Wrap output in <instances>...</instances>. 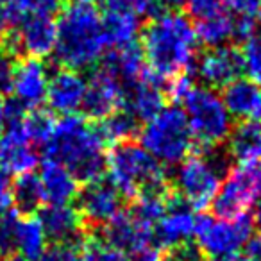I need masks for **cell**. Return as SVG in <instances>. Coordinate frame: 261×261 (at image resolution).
Returning a JSON list of instances; mask_svg holds the SVG:
<instances>
[{"instance_id":"1","label":"cell","mask_w":261,"mask_h":261,"mask_svg":"<svg viewBox=\"0 0 261 261\" xmlns=\"http://www.w3.org/2000/svg\"><path fill=\"white\" fill-rule=\"evenodd\" d=\"M195 25L179 11H161L142 31V52L147 68L160 81L186 73L197 59Z\"/></svg>"},{"instance_id":"2","label":"cell","mask_w":261,"mask_h":261,"mask_svg":"<svg viewBox=\"0 0 261 261\" xmlns=\"http://www.w3.org/2000/svg\"><path fill=\"white\" fill-rule=\"evenodd\" d=\"M45 158L61 163L79 182H93L106 170L104 140L83 116L65 115L45 143Z\"/></svg>"},{"instance_id":"3","label":"cell","mask_w":261,"mask_h":261,"mask_svg":"<svg viewBox=\"0 0 261 261\" xmlns=\"http://www.w3.org/2000/svg\"><path fill=\"white\" fill-rule=\"evenodd\" d=\"M54 58L61 68L84 70L98 63L106 50L102 16L93 6L70 4L58 22Z\"/></svg>"},{"instance_id":"4","label":"cell","mask_w":261,"mask_h":261,"mask_svg":"<svg viewBox=\"0 0 261 261\" xmlns=\"http://www.w3.org/2000/svg\"><path fill=\"white\" fill-rule=\"evenodd\" d=\"M109 182L127 199H136L142 193L168 190L165 167L152 158L140 143H118L106 156Z\"/></svg>"},{"instance_id":"5","label":"cell","mask_w":261,"mask_h":261,"mask_svg":"<svg viewBox=\"0 0 261 261\" xmlns=\"http://www.w3.org/2000/svg\"><path fill=\"white\" fill-rule=\"evenodd\" d=\"M225 172L227 158L215 149L185 158L174 174L175 195L192 210H206L213 204Z\"/></svg>"},{"instance_id":"6","label":"cell","mask_w":261,"mask_h":261,"mask_svg":"<svg viewBox=\"0 0 261 261\" xmlns=\"http://www.w3.org/2000/svg\"><path fill=\"white\" fill-rule=\"evenodd\" d=\"M140 145L161 165L174 167L190 156L193 145L192 129L181 108H163L142 127Z\"/></svg>"},{"instance_id":"7","label":"cell","mask_w":261,"mask_h":261,"mask_svg":"<svg viewBox=\"0 0 261 261\" xmlns=\"http://www.w3.org/2000/svg\"><path fill=\"white\" fill-rule=\"evenodd\" d=\"M182 104L193 142L199 143L200 149H217L227 140L232 129V116L229 115L222 97L213 88L193 84Z\"/></svg>"},{"instance_id":"8","label":"cell","mask_w":261,"mask_h":261,"mask_svg":"<svg viewBox=\"0 0 261 261\" xmlns=\"http://www.w3.org/2000/svg\"><path fill=\"white\" fill-rule=\"evenodd\" d=\"M254 227L256 225L252 217L247 213L231 218L197 215L193 236L197 240V249L202 252V256L217 261L236 254L242 247H245L249 238L254 234Z\"/></svg>"},{"instance_id":"9","label":"cell","mask_w":261,"mask_h":261,"mask_svg":"<svg viewBox=\"0 0 261 261\" xmlns=\"http://www.w3.org/2000/svg\"><path fill=\"white\" fill-rule=\"evenodd\" d=\"M261 199V161L238 163L229 168L213 200L217 217L231 218L245 213Z\"/></svg>"},{"instance_id":"10","label":"cell","mask_w":261,"mask_h":261,"mask_svg":"<svg viewBox=\"0 0 261 261\" xmlns=\"http://www.w3.org/2000/svg\"><path fill=\"white\" fill-rule=\"evenodd\" d=\"M58 23L52 16H31L18 23L16 33H8L0 45L8 48L16 58L25 54L27 58H47L54 52Z\"/></svg>"},{"instance_id":"11","label":"cell","mask_w":261,"mask_h":261,"mask_svg":"<svg viewBox=\"0 0 261 261\" xmlns=\"http://www.w3.org/2000/svg\"><path fill=\"white\" fill-rule=\"evenodd\" d=\"M195 73L202 86L225 88L243 73L242 52L231 45L207 48L195 63Z\"/></svg>"},{"instance_id":"12","label":"cell","mask_w":261,"mask_h":261,"mask_svg":"<svg viewBox=\"0 0 261 261\" xmlns=\"http://www.w3.org/2000/svg\"><path fill=\"white\" fill-rule=\"evenodd\" d=\"M77 195V211L88 225H104L122 211V195L109 181L88 182Z\"/></svg>"},{"instance_id":"13","label":"cell","mask_w":261,"mask_h":261,"mask_svg":"<svg viewBox=\"0 0 261 261\" xmlns=\"http://www.w3.org/2000/svg\"><path fill=\"white\" fill-rule=\"evenodd\" d=\"M123 100V86L104 66L91 75L81 109L90 120L100 122L106 116L120 109Z\"/></svg>"},{"instance_id":"14","label":"cell","mask_w":261,"mask_h":261,"mask_svg":"<svg viewBox=\"0 0 261 261\" xmlns=\"http://www.w3.org/2000/svg\"><path fill=\"white\" fill-rule=\"evenodd\" d=\"M195 220L197 217L192 207L174 193L165 215L154 227L152 242H156V245L163 249L188 243V240L195 232Z\"/></svg>"},{"instance_id":"15","label":"cell","mask_w":261,"mask_h":261,"mask_svg":"<svg viewBox=\"0 0 261 261\" xmlns=\"http://www.w3.org/2000/svg\"><path fill=\"white\" fill-rule=\"evenodd\" d=\"M106 11L102 15V29H104L106 45L115 48H122L136 43L142 22L140 15L129 8L123 0H106Z\"/></svg>"},{"instance_id":"16","label":"cell","mask_w":261,"mask_h":261,"mask_svg":"<svg viewBox=\"0 0 261 261\" xmlns=\"http://www.w3.org/2000/svg\"><path fill=\"white\" fill-rule=\"evenodd\" d=\"M48 70L41 59L25 58L16 63L13 77V93L25 109L40 108L47 97Z\"/></svg>"},{"instance_id":"17","label":"cell","mask_w":261,"mask_h":261,"mask_svg":"<svg viewBox=\"0 0 261 261\" xmlns=\"http://www.w3.org/2000/svg\"><path fill=\"white\" fill-rule=\"evenodd\" d=\"M88 81L75 70L59 68L52 77H48L47 102L50 111L61 115H73L83 106L86 95Z\"/></svg>"},{"instance_id":"18","label":"cell","mask_w":261,"mask_h":261,"mask_svg":"<svg viewBox=\"0 0 261 261\" xmlns=\"http://www.w3.org/2000/svg\"><path fill=\"white\" fill-rule=\"evenodd\" d=\"M47 240L52 243H81L84 220L70 204H48L38 215Z\"/></svg>"},{"instance_id":"19","label":"cell","mask_w":261,"mask_h":261,"mask_svg":"<svg viewBox=\"0 0 261 261\" xmlns=\"http://www.w3.org/2000/svg\"><path fill=\"white\" fill-rule=\"evenodd\" d=\"M156 75L147 72L143 79L123 88V109L129 111L138 122H147L165 108V93Z\"/></svg>"},{"instance_id":"20","label":"cell","mask_w":261,"mask_h":261,"mask_svg":"<svg viewBox=\"0 0 261 261\" xmlns=\"http://www.w3.org/2000/svg\"><path fill=\"white\" fill-rule=\"evenodd\" d=\"M222 90L220 97L232 118L261 122V86L240 77Z\"/></svg>"},{"instance_id":"21","label":"cell","mask_w":261,"mask_h":261,"mask_svg":"<svg viewBox=\"0 0 261 261\" xmlns=\"http://www.w3.org/2000/svg\"><path fill=\"white\" fill-rule=\"evenodd\" d=\"M102 238L111 245L118 247L123 252H135L152 242V231L140 225L135 218L125 211H120L115 218L104 224Z\"/></svg>"},{"instance_id":"22","label":"cell","mask_w":261,"mask_h":261,"mask_svg":"<svg viewBox=\"0 0 261 261\" xmlns=\"http://www.w3.org/2000/svg\"><path fill=\"white\" fill-rule=\"evenodd\" d=\"M40 182L47 204H70L79 193V181L66 167L45 160L41 165Z\"/></svg>"},{"instance_id":"23","label":"cell","mask_w":261,"mask_h":261,"mask_svg":"<svg viewBox=\"0 0 261 261\" xmlns=\"http://www.w3.org/2000/svg\"><path fill=\"white\" fill-rule=\"evenodd\" d=\"M100 66H104L109 73H113L123 88L143 79L147 75V72H149L142 47L136 43L127 45V47L122 48H115L104 59V63Z\"/></svg>"},{"instance_id":"24","label":"cell","mask_w":261,"mask_h":261,"mask_svg":"<svg viewBox=\"0 0 261 261\" xmlns=\"http://www.w3.org/2000/svg\"><path fill=\"white\" fill-rule=\"evenodd\" d=\"M229 156L238 163L261 161V122L242 120L227 136Z\"/></svg>"},{"instance_id":"25","label":"cell","mask_w":261,"mask_h":261,"mask_svg":"<svg viewBox=\"0 0 261 261\" xmlns=\"http://www.w3.org/2000/svg\"><path fill=\"white\" fill-rule=\"evenodd\" d=\"M174 193H170V190L165 192H149L142 193L140 197L133 199V206H130L129 215L138 222L140 225H143L145 229L154 232L156 224L161 220V217L167 211L170 199Z\"/></svg>"},{"instance_id":"26","label":"cell","mask_w":261,"mask_h":261,"mask_svg":"<svg viewBox=\"0 0 261 261\" xmlns=\"http://www.w3.org/2000/svg\"><path fill=\"white\" fill-rule=\"evenodd\" d=\"M195 34L197 40L207 48L224 47L234 40V18L225 11L200 18L195 23Z\"/></svg>"},{"instance_id":"27","label":"cell","mask_w":261,"mask_h":261,"mask_svg":"<svg viewBox=\"0 0 261 261\" xmlns=\"http://www.w3.org/2000/svg\"><path fill=\"white\" fill-rule=\"evenodd\" d=\"M43 202V190L38 175H34L33 172L20 174L13 181V206L16 207L18 215L31 217L40 210Z\"/></svg>"},{"instance_id":"28","label":"cell","mask_w":261,"mask_h":261,"mask_svg":"<svg viewBox=\"0 0 261 261\" xmlns=\"http://www.w3.org/2000/svg\"><path fill=\"white\" fill-rule=\"evenodd\" d=\"M138 123L140 122L129 111L116 109L115 113L100 120V125L97 127V130L100 138L104 140V143L118 145V143L133 142V138L140 133Z\"/></svg>"},{"instance_id":"29","label":"cell","mask_w":261,"mask_h":261,"mask_svg":"<svg viewBox=\"0 0 261 261\" xmlns=\"http://www.w3.org/2000/svg\"><path fill=\"white\" fill-rule=\"evenodd\" d=\"M0 163L8 174H29L40 163V156L31 142L0 143Z\"/></svg>"},{"instance_id":"30","label":"cell","mask_w":261,"mask_h":261,"mask_svg":"<svg viewBox=\"0 0 261 261\" xmlns=\"http://www.w3.org/2000/svg\"><path fill=\"white\" fill-rule=\"evenodd\" d=\"M45 249H47V236L40 220L33 215L20 218L16 250L22 254V257H25L27 261H36Z\"/></svg>"},{"instance_id":"31","label":"cell","mask_w":261,"mask_h":261,"mask_svg":"<svg viewBox=\"0 0 261 261\" xmlns=\"http://www.w3.org/2000/svg\"><path fill=\"white\" fill-rule=\"evenodd\" d=\"M61 0H6L4 9L11 25H18L31 16H54Z\"/></svg>"},{"instance_id":"32","label":"cell","mask_w":261,"mask_h":261,"mask_svg":"<svg viewBox=\"0 0 261 261\" xmlns=\"http://www.w3.org/2000/svg\"><path fill=\"white\" fill-rule=\"evenodd\" d=\"M56 122L58 120L54 118V115L48 109L34 108L31 109L29 115L23 116V129H25L33 145L34 143L36 145H45L52 136V133H54Z\"/></svg>"},{"instance_id":"33","label":"cell","mask_w":261,"mask_h":261,"mask_svg":"<svg viewBox=\"0 0 261 261\" xmlns=\"http://www.w3.org/2000/svg\"><path fill=\"white\" fill-rule=\"evenodd\" d=\"M81 247H83L81 250L83 261H127V254L106 242L102 236H90Z\"/></svg>"},{"instance_id":"34","label":"cell","mask_w":261,"mask_h":261,"mask_svg":"<svg viewBox=\"0 0 261 261\" xmlns=\"http://www.w3.org/2000/svg\"><path fill=\"white\" fill-rule=\"evenodd\" d=\"M243 72L247 73V79L254 84L261 86V33H254L243 41L242 50Z\"/></svg>"},{"instance_id":"35","label":"cell","mask_w":261,"mask_h":261,"mask_svg":"<svg viewBox=\"0 0 261 261\" xmlns=\"http://www.w3.org/2000/svg\"><path fill=\"white\" fill-rule=\"evenodd\" d=\"M20 215L16 211H6L0 215V259L15 256L16 238H18Z\"/></svg>"},{"instance_id":"36","label":"cell","mask_w":261,"mask_h":261,"mask_svg":"<svg viewBox=\"0 0 261 261\" xmlns=\"http://www.w3.org/2000/svg\"><path fill=\"white\" fill-rule=\"evenodd\" d=\"M36 261H83L79 243H52Z\"/></svg>"},{"instance_id":"37","label":"cell","mask_w":261,"mask_h":261,"mask_svg":"<svg viewBox=\"0 0 261 261\" xmlns=\"http://www.w3.org/2000/svg\"><path fill=\"white\" fill-rule=\"evenodd\" d=\"M16 68V56L0 45V95L13 91V77Z\"/></svg>"},{"instance_id":"38","label":"cell","mask_w":261,"mask_h":261,"mask_svg":"<svg viewBox=\"0 0 261 261\" xmlns=\"http://www.w3.org/2000/svg\"><path fill=\"white\" fill-rule=\"evenodd\" d=\"M186 8L193 18L200 20L224 13L227 8V0H186Z\"/></svg>"},{"instance_id":"39","label":"cell","mask_w":261,"mask_h":261,"mask_svg":"<svg viewBox=\"0 0 261 261\" xmlns=\"http://www.w3.org/2000/svg\"><path fill=\"white\" fill-rule=\"evenodd\" d=\"M160 261H206V257L197 247L182 243V245L168 249L167 254H161Z\"/></svg>"},{"instance_id":"40","label":"cell","mask_w":261,"mask_h":261,"mask_svg":"<svg viewBox=\"0 0 261 261\" xmlns=\"http://www.w3.org/2000/svg\"><path fill=\"white\" fill-rule=\"evenodd\" d=\"M193 88V83L190 81V77L186 73H179V75L168 79L167 83V95L175 102H182L185 97L190 93V90Z\"/></svg>"},{"instance_id":"41","label":"cell","mask_w":261,"mask_h":261,"mask_svg":"<svg viewBox=\"0 0 261 261\" xmlns=\"http://www.w3.org/2000/svg\"><path fill=\"white\" fill-rule=\"evenodd\" d=\"M13 206V179L6 170H0V215Z\"/></svg>"},{"instance_id":"42","label":"cell","mask_w":261,"mask_h":261,"mask_svg":"<svg viewBox=\"0 0 261 261\" xmlns=\"http://www.w3.org/2000/svg\"><path fill=\"white\" fill-rule=\"evenodd\" d=\"M161 259V252L160 247L149 243V245L142 247V249L130 252V256L127 257V261H160Z\"/></svg>"},{"instance_id":"43","label":"cell","mask_w":261,"mask_h":261,"mask_svg":"<svg viewBox=\"0 0 261 261\" xmlns=\"http://www.w3.org/2000/svg\"><path fill=\"white\" fill-rule=\"evenodd\" d=\"M123 2L138 15H152L160 4V0H123Z\"/></svg>"},{"instance_id":"44","label":"cell","mask_w":261,"mask_h":261,"mask_svg":"<svg viewBox=\"0 0 261 261\" xmlns=\"http://www.w3.org/2000/svg\"><path fill=\"white\" fill-rule=\"evenodd\" d=\"M245 254L252 261H261V232L249 238V242L245 243Z\"/></svg>"},{"instance_id":"45","label":"cell","mask_w":261,"mask_h":261,"mask_svg":"<svg viewBox=\"0 0 261 261\" xmlns=\"http://www.w3.org/2000/svg\"><path fill=\"white\" fill-rule=\"evenodd\" d=\"M9 20H8V15H6V9H4V4H0V40L9 33Z\"/></svg>"},{"instance_id":"46","label":"cell","mask_w":261,"mask_h":261,"mask_svg":"<svg viewBox=\"0 0 261 261\" xmlns=\"http://www.w3.org/2000/svg\"><path fill=\"white\" fill-rule=\"evenodd\" d=\"M160 4H163L170 11H179V9L186 6V0H160Z\"/></svg>"},{"instance_id":"47","label":"cell","mask_w":261,"mask_h":261,"mask_svg":"<svg viewBox=\"0 0 261 261\" xmlns=\"http://www.w3.org/2000/svg\"><path fill=\"white\" fill-rule=\"evenodd\" d=\"M254 215H252V222L254 225H257V227L261 229V199L257 200L256 204H254Z\"/></svg>"},{"instance_id":"48","label":"cell","mask_w":261,"mask_h":261,"mask_svg":"<svg viewBox=\"0 0 261 261\" xmlns=\"http://www.w3.org/2000/svg\"><path fill=\"white\" fill-rule=\"evenodd\" d=\"M217 261H252L247 254H231V256H225L222 259H217Z\"/></svg>"},{"instance_id":"49","label":"cell","mask_w":261,"mask_h":261,"mask_svg":"<svg viewBox=\"0 0 261 261\" xmlns=\"http://www.w3.org/2000/svg\"><path fill=\"white\" fill-rule=\"evenodd\" d=\"M4 120H6V113H4V98L0 95V129H4Z\"/></svg>"},{"instance_id":"50","label":"cell","mask_w":261,"mask_h":261,"mask_svg":"<svg viewBox=\"0 0 261 261\" xmlns=\"http://www.w3.org/2000/svg\"><path fill=\"white\" fill-rule=\"evenodd\" d=\"M75 2H79V4H88V6H95V4H98V2H106V0H75Z\"/></svg>"},{"instance_id":"51","label":"cell","mask_w":261,"mask_h":261,"mask_svg":"<svg viewBox=\"0 0 261 261\" xmlns=\"http://www.w3.org/2000/svg\"><path fill=\"white\" fill-rule=\"evenodd\" d=\"M259 18H261V11H259Z\"/></svg>"}]
</instances>
